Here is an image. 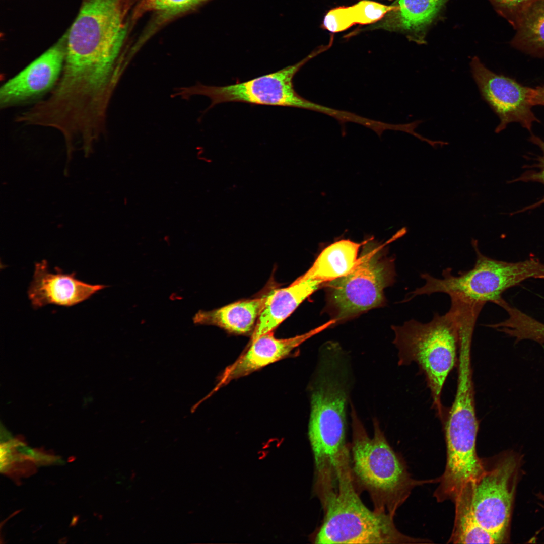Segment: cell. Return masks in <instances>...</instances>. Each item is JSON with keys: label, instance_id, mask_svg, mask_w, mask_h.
<instances>
[{"label": "cell", "instance_id": "25", "mask_svg": "<svg viewBox=\"0 0 544 544\" xmlns=\"http://www.w3.org/2000/svg\"><path fill=\"white\" fill-rule=\"evenodd\" d=\"M531 102L533 106H544V85L533 88Z\"/></svg>", "mask_w": 544, "mask_h": 544}, {"label": "cell", "instance_id": "23", "mask_svg": "<svg viewBox=\"0 0 544 544\" xmlns=\"http://www.w3.org/2000/svg\"><path fill=\"white\" fill-rule=\"evenodd\" d=\"M355 24L352 8L342 7L329 11L324 17L323 25L331 32H337Z\"/></svg>", "mask_w": 544, "mask_h": 544}, {"label": "cell", "instance_id": "18", "mask_svg": "<svg viewBox=\"0 0 544 544\" xmlns=\"http://www.w3.org/2000/svg\"><path fill=\"white\" fill-rule=\"evenodd\" d=\"M472 483L465 485L457 494L455 503V519L448 543H500L478 522L472 506Z\"/></svg>", "mask_w": 544, "mask_h": 544}, {"label": "cell", "instance_id": "20", "mask_svg": "<svg viewBox=\"0 0 544 544\" xmlns=\"http://www.w3.org/2000/svg\"><path fill=\"white\" fill-rule=\"evenodd\" d=\"M528 140L538 147L539 153L531 158L532 161H529L528 164L524 166V171L516 178L510 182H536L544 186V140L531 132ZM543 204L544 195L531 205L513 212L512 215L534 210Z\"/></svg>", "mask_w": 544, "mask_h": 544}, {"label": "cell", "instance_id": "9", "mask_svg": "<svg viewBox=\"0 0 544 544\" xmlns=\"http://www.w3.org/2000/svg\"><path fill=\"white\" fill-rule=\"evenodd\" d=\"M519 462L505 455L472 483V506L479 523L503 543L507 532L517 484Z\"/></svg>", "mask_w": 544, "mask_h": 544}, {"label": "cell", "instance_id": "22", "mask_svg": "<svg viewBox=\"0 0 544 544\" xmlns=\"http://www.w3.org/2000/svg\"><path fill=\"white\" fill-rule=\"evenodd\" d=\"M355 24L372 23L382 18L392 10L393 6H386L379 3L363 0L351 6Z\"/></svg>", "mask_w": 544, "mask_h": 544}, {"label": "cell", "instance_id": "2", "mask_svg": "<svg viewBox=\"0 0 544 544\" xmlns=\"http://www.w3.org/2000/svg\"><path fill=\"white\" fill-rule=\"evenodd\" d=\"M127 33L123 0H85L65 36V65L75 77L100 84L117 72Z\"/></svg>", "mask_w": 544, "mask_h": 544}, {"label": "cell", "instance_id": "26", "mask_svg": "<svg viewBox=\"0 0 544 544\" xmlns=\"http://www.w3.org/2000/svg\"><path fill=\"white\" fill-rule=\"evenodd\" d=\"M537 496L540 499H541L542 501L544 502V494L542 493H539L537 495Z\"/></svg>", "mask_w": 544, "mask_h": 544}, {"label": "cell", "instance_id": "11", "mask_svg": "<svg viewBox=\"0 0 544 544\" xmlns=\"http://www.w3.org/2000/svg\"><path fill=\"white\" fill-rule=\"evenodd\" d=\"M66 54L65 36L0 88V108L33 104L48 94L60 77Z\"/></svg>", "mask_w": 544, "mask_h": 544}, {"label": "cell", "instance_id": "14", "mask_svg": "<svg viewBox=\"0 0 544 544\" xmlns=\"http://www.w3.org/2000/svg\"><path fill=\"white\" fill-rule=\"evenodd\" d=\"M323 283L304 274L289 286L271 291L258 318L251 341L273 331Z\"/></svg>", "mask_w": 544, "mask_h": 544}, {"label": "cell", "instance_id": "3", "mask_svg": "<svg viewBox=\"0 0 544 544\" xmlns=\"http://www.w3.org/2000/svg\"><path fill=\"white\" fill-rule=\"evenodd\" d=\"M349 448L342 455L335 491L322 506L323 522L311 536L314 543H415L428 540L403 534L391 515L370 510L363 503L355 484Z\"/></svg>", "mask_w": 544, "mask_h": 544}, {"label": "cell", "instance_id": "8", "mask_svg": "<svg viewBox=\"0 0 544 544\" xmlns=\"http://www.w3.org/2000/svg\"><path fill=\"white\" fill-rule=\"evenodd\" d=\"M307 58L275 72L234 84L222 86L198 84L179 89L178 95L187 98L193 95L209 97L210 108L225 102L313 108L314 105L295 91L293 79Z\"/></svg>", "mask_w": 544, "mask_h": 544}, {"label": "cell", "instance_id": "5", "mask_svg": "<svg viewBox=\"0 0 544 544\" xmlns=\"http://www.w3.org/2000/svg\"><path fill=\"white\" fill-rule=\"evenodd\" d=\"M450 300L448 311L443 315L435 313L428 322L413 319L392 327L398 364L418 365L425 376L433 406L441 418L442 392L449 374L458 364L459 308L455 300Z\"/></svg>", "mask_w": 544, "mask_h": 544}, {"label": "cell", "instance_id": "24", "mask_svg": "<svg viewBox=\"0 0 544 544\" xmlns=\"http://www.w3.org/2000/svg\"><path fill=\"white\" fill-rule=\"evenodd\" d=\"M498 12L512 25L516 22L524 9L538 0H491Z\"/></svg>", "mask_w": 544, "mask_h": 544}, {"label": "cell", "instance_id": "15", "mask_svg": "<svg viewBox=\"0 0 544 544\" xmlns=\"http://www.w3.org/2000/svg\"><path fill=\"white\" fill-rule=\"evenodd\" d=\"M268 295L238 301L212 310H200L193 317V322L217 326L235 334H248L253 331Z\"/></svg>", "mask_w": 544, "mask_h": 544}, {"label": "cell", "instance_id": "13", "mask_svg": "<svg viewBox=\"0 0 544 544\" xmlns=\"http://www.w3.org/2000/svg\"><path fill=\"white\" fill-rule=\"evenodd\" d=\"M333 323L332 320L305 333L287 338H277L273 331L251 342L246 351L227 367L220 376L214 389L216 391L231 381L245 376L290 355L307 339Z\"/></svg>", "mask_w": 544, "mask_h": 544}, {"label": "cell", "instance_id": "12", "mask_svg": "<svg viewBox=\"0 0 544 544\" xmlns=\"http://www.w3.org/2000/svg\"><path fill=\"white\" fill-rule=\"evenodd\" d=\"M50 272L45 260L35 264L33 279L28 296L34 309L48 304L71 307L80 303L98 291L107 287L92 285L78 279L76 273H63L57 267Z\"/></svg>", "mask_w": 544, "mask_h": 544}, {"label": "cell", "instance_id": "7", "mask_svg": "<svg viewBox=\"0 0 544 544\" xmlns=\"http://www.w3.org/2000/svg\"><path fill=\"white\" fill-rule=\"evenodd\" d=\"M394 276L393 262L385 257L380 246L366 244L348 274L327 282L335 321L381 305L384 289L392 283Z\"/></svg>", "mask_w": 544, "mask_h": 544}, {"label": "cell", "instance_id": "19", "mask_svg": "<svg viewBox=\"0 0 544 544\" xmlns=\"http://www.w3.org/2000/svg\"><path fill=\"white\" fill-rule=\"evenodd\" d=\"M510 41L515 49L531 56L544 58V0L531 4L521 13Z\"/></svg>", "mask_w": 544, "mask_h": 544}, {"label": "cell", "instance_id": "1", "mask_svg": "<svg viewBox=\"0 0 544 544\" xmlns=\"http://www.w3.org/2000/svg\"><path fill=\"white\" fill-rule=\"evenodd\" d=\"M338 349L321 351L310 396L308 437L314 460V481L329 484L337 478L346 443L350 370Z\"/></svg>", "mask_w": 544, "mask_h": 544}, {"label": "cell", "instance_id": "6", "mask_svg": "<svg viewBox=\"0 0 544 544\" xmlns=\"http://www.w3.org/2000/svg\"><path fill=\"white\" fill-rule=\"evenodd\" d=\"M471 244L476 254L471 269L455 276L451 268H447L443 270L442 278L421 274L424 284L411 292L406 300L422 295L443 293L484 305L487 302L497 304L503 299L502 293L509 288L529 278L544 279V264L536 258L516 262L498 260L483 254L477 240L472 239Z\"/></svg>", "mask_w": 544, "mask_h": 544}, {"label": "cell", "instance_id": "4", "mask_svg": "<svg viewBox=\"0 0 544 544\" xmlns=\"http://www.w3.org/2000/svg\"><path fill=\"white\" fill-rule=\"evenodd\" d=\"M351 464L356 488L366 491L374 510L394 517L413 489L428 481L413 479L402 459L390 446L377 419L370 438L352 405Z\"/></svg>", "mask_w": 544, "mask_h": 544}, {"label": "cell", "instance_id": "10", "mask_svg": "<svg viewBox=\"0 0 544 544\" xmlns=\"http://www.w3.org/2000/svg\"><path fill=\"white\" fill-rule=\"evenodd\" d=\"M470 66L482 98L499 118L495 132H500L509 124L517 122L531 133L533 124L540 122L532 109L533 88L495 73L477 57L471 59Z\"/></svg>", "mask_w": 544, "mask_h": 544}, {"label": "cell", "instance_id": "17", "mask_svg": "<svg viewBox=\"0 0 544 544\" xmlns=\"http://www.w3.org/2000/svg\"><path fill=\"white\" fill-rule=\"evenodd\" d=\"M361 246L350 240L330 244L322 251L304 275L323 283L345 276L356 265Z\"/></svg>", "mask_w": 544, "mask_h": 544}, {"label": "cell", "instance_id": "16", "mask_svg": "<svg viewBox=\"0 0 544 544\" xmlns=\"http://www.w3.org/2000/svg\"><path fill=\"white\" fill-rule=\"evenodd\" d=\"M447 0H397L382 27L412 32L422 43L420 32L434 19Z\"/></svg>", "mask_w": 544, "mask_h": 544}, {"label": "cell", "instance_id": "21", "mask_svg": "<svg viewBox=\"0 0 544 544\" xmlns=\"http://www.w3.org/2000/svg\"><path fill=\"white\" fill-rule=\"evenodd\" d=\"M209 0H138V12L153 11L173 16L192 9Z\"/></svg>", "mask_w": 544, "mask_h": 544}]
</instances>
